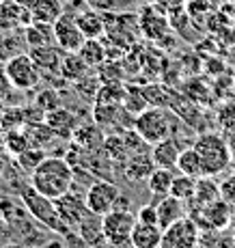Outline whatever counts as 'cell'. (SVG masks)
I'll list each match as a JSON object with an SVG mask.
<instances>
[{"label":"cell","instance_id":"1","mask_svg":"<svg viewBox=\"0 0 235 248\" xmlns=\"http://www.w3.org/2000/svg\"><path fill=\"white\" fill-rule=\"evenodd\" d=\"M181 125L179 114L171 106H149L134 117V132L147 145L172 138Z\"/></svg>","mask_w":235,"mask_h":248},{"label":"cell","instance_id":"2","mask_svg":"<svg viewBox=\"0 0 235 248\" xmlns=\"http://www.w3.org/2000/svg\"><path fill=\"white\" fill-rule=\"evenodd\" d=\"M74 184V166L59 155L43 158V162L31 173V186L50 199H61L71 190Z\"/></svg>","mask_w":235,"mask_h":248},{"label":"cell","instance_id":"3","mask_svg":"<svg viewBox=\"0 0 235 248\" xmlns=\"http://www.w3.org/2000/svg\"><path fill=\"white\" fill-rule=\"evenodd\" d=\"M192 147L196 149L203 164V173L209 177L224 173L231 166V147H229L227 138L218 132H203L196 136V140L192 142Z\"/></svg>","mask_w":235,"mask_h":248},{"label":"cell","instance_id":"4","mask_svg":"<svg viewBox=\"0 0 235 248\" xmlns=\"http://www.w3.org/2000/svg\"><path fill=\"white\" fill-rule=\"evenodd\" d=\"M20 197H22V203L26 205V209L31 212V216H35L43 227H47L54 233H67L69 231V227L63 222L59 209H56L54 199L41 194L39 190H35L32 186H26V188L20 192Z\"/></svg>","mask_w":235,"mask_h":248},{"label":"cell","instance_id":"5","mask_svg":"<svg viewBox=\"0 0 235 248\" xmlns=\"http://www.w3.org/2000/svg\"><path fill=\"white\" fill-rule=\"evenodd\" d=\"M136 222H138L136 214H132L129 209H117L114 207L112 212H108L106 216H102L104 240H106L110 246H117V248L127 246Z\"/></svg>","mask_w":235,"mask_h":248},{"label":"cell","instance_id":"6","mask_svg":"<svg viewBox=\"0 0 235 248\" xmlns=\"http://www.w3.org/2000/svg\"><path fill=\"white\" fill-rule=\"evenodd\" d=\"M4 71L11 80L13 89L31 91L37 84H41V69L32 61L31 54H16L4 61Z\"/></svg>","mask_w":235,"mask_h":248},{"label":"cell","instance_id":"7","mask_svg":"<svg viewBox=\"0 0 235 248\" xmlns=\"http://www.w3.org/2000/svg\"><path fill=\"white\" fill-rule=\"evenodd\" d=\"M86 207L91 214H97V216H106L108 212H112L117 207V203L121 201V192H119V186L112 181L99 179L93 181L86 192Z\"/></svg>","mask_w":235,"mask_h":248},{"label":"cell","instance_id":"8","mask_svg":"<svg viewBox=\"0 0 235 248\" xmlns=\"http://www.w3.org/2000/svg\"><path fill=\"white\" fill-rule=\"evenodd\" d=\"M199 246V225L194 218L184 216L162 233L160 248H196Z\"/></svg>","mask_w":235,"mask_h":248},{"label":"cell","instance_id":"9","mask_svg":"<svg viewBox=\"0 0 235 248\" xmlns=\"http://www.w3.org/2000/svg\"><path fill=\"white\" fill-rule=\"evenodd\" d=\"M52 32H54V44L63 52H78L86 41L84 32L76 24V17L65 16V13L52 24Z\"/></svg>","mask_w":235,"mask_h":248},{"label":"cell","instance_id":"10","mask_svg":"<svg viewBox=\"0 0 235 248\" xmlns=\"http://www.w3.org/2000/svg\"><path fill=\"white\" fill-rule=\"evenodd\" d=\"M138 28L141 32L151 41H160L169 35L171 31V22H169V13L162 11L157 4H149L142 7L141 16H138Z\"/></svg>","mask_w":235,"mask_h":248},{"label":"cell","instance_id":"11","mask_svg":"<svg viewBox=\"0 0 235 248\" xmlns=\"http://www.w3.org/2000/svg\"><path fill=\"white\" fill-rule=\"evenodd\" d=\"M56 209H59L61 218H63V222L67 227H80V222L84 220L86 216H89V207H86V201H82L80 197H76L74 192H67L63 194L61 199H56Z\"/></svg>","mask_w":235,"mask_h":248},{"label":"cell","instance_id":"12","mask_svg":"<svg viewBox=\"0 0 235 248\" xmlns=\"http://www.w3.org/2000/svg\"><path fill=\"white\" fill-rule=\"evenodd\" d=\"M43 121L50 125V130L61 138H74V132L78 130V117L67 108H54L43 114Z\"/></svg>","mask_w":235,"mask_h":248},{"label":"cell","instance_id":"13","mask_svg":"<svg viewBox=\"0 0 235 248\" xmlns=\"http://www.w3.org/2000/svg\"><path fill=\"white\" fill-rule=\"evenodd\" d=\"M201 209V222L207 229H224L231 222V214H233V205H229L227 201L218 199V201L205 205Z\"/></svg>","mask_w":235,"mask_h":248},{"label":"cell","instance_id":"14","mask_svg":"<svg viewBox=\"0 0 235 248\" xmlns=\"http://www.w3.org/2000/svg\"><path fill=\"white\" fill-rule=\"evenodd\" d=\"M156 207H157V225L162 227V231H164L166 227H171L172 222H177L179 218L186 216V205H184V201L171 197V194H166V197H160V201L156 203Z\"/></svg>","mask_w":235,"mask_h":248},{"label":"cell","instance_id":"15","mask_svg":"<svg viewBox=\"0 0 235 248\" xmlns=\"http://www.w3.org/2000/svg\"><path fill=\"white\" fill-rule=\"evenodd\" d=\"M162 227L160 225H147V222H136L129 237V244L134 248H160L162 244Z\"/></svg>","mask_w":235,"mask_h":248},{"label":"cell","instance_id":"16","mask_svg":"<svg viewBox=\"0 0 235 248\" xmlns=\"http://www.w3.org/2000/svg\"><path fill=\"white\" fill-rule=\"evenodd\" d=\"M76 17V24L78 28L84 32L86 39H99V37L106 32V20H104V13L95 11V9H86V11H80Z\"/></svg>","mask_w":235,"mask_h":248},{"label":"cell","instance_id":"17","mask_svg":"<svg viewBox=\"0 0 235 248\" xmlns=\"http://www.w3.org/2000/svg\"><path fill=\"white\" fill-rule=\"evenodd\" d=\"M28 54L32 56V61L37 63L39 69H47V71H61V61H63L65 54L59 46H52V44H46V46H35L31 47Z\"/></svg>","mask_w":235,"mask_h":248},{"label":"cell","instance_id":"18","mask_svg":"<svg viewBox=\"0 0 235 248\" xmlns=\"http://www.w3.org/2000/svg\"><path fill=\"white\" fill-rule=\"evenodd\" d=\"M179 154H181V149L177 147L175 138H166V140H160L153 145L151 160H153V164L162 166V169H175Z\"/></svg>","mask_w":235,"mask_h":248},{"label":"cell","instance_id":"19","mask_svg":"<svg viewBox=\"0 0 235 248\" xmlns=\"http://www.w3.org/2000/svg\"><path fill=\"white\" fill-rule=\"evenodd\" d=\"M89 65L82 61V56L78 52H65L63 61H61V71L59 74L63 76L67 82H78L80 78H84L89 74Z\"/></svg>","mask_w":235,"mask_h":248},{"label":"cell","instance_id":"20","mask_svg":"<svg viewBox=\"0 0 235 248\" xmlns=\"http://www.w3.org/2000/svg\"><path fill=\"white\" fill-rule=\"evenodd\" d=\"M172 179H175V169L156 166L151 170V175L147 177V188H149V192L153 197H166V194H171Z\"/></svg>","mask_w":235,"mask_h":248},{"label":"cell","instance_id":"21","mask_svg":"<svg viewBox=\"0 0 235 248\" xmlns=\"http://www.w3.org/2000/svg\"><path fill=\"white\" fill-rule=\"evenodd\" d=\"M78 54L82 56V61L89 65L91 69L102 67V65L108 61V50L99 39H86L82 44V47L78 50Z\"/></svg>","mask_w":235,"mask_h":248},{"label":"cell","instance_id":"22","mask_svg":"<svg viewBox=\"0 0 235 248\" xmlns=\"http://www.w3.org/2000/svg\"><path fill=\"white\" fill-rule=\"evenodd\" d=\"M220 199V186L214 181V177L209 175H203V177L196 179V192H194V205L199 207H205V205L214 203Z\"/></svg>","mask_w":235,"mask_h":248},{"label":"cell","instance_id":"23","mask_svg":"<svg viewBox=\"0 0 235 248\" xmlns=\"http://www.w3.org/2000/svg\"><path fill=\"white\" fill-rule=\"evenodd\" d=\"M175 170H179L181 175H188V177H203V164H201V158L199 154H196L194 147H186V149H181L179 154V160H177V166Z\"/></svg>","mask_w":235,"mask_h":248},{"label":"cell","instance_id":"24","mask_svg":"<svg viewBox=\"0 0 235 248\" xmlns=\"http://www.w3.org/2000/svg\"><path fill=\"white\" fill-rule=\"evenodd\" d=\"M31 13H32V22L54 24L63 16V7H61V0H37L35 7L31 9Z\"/></svg>","mask_w":235,"mask_h":248},{"label":"cell","instance_id":"25","mask_svg":"<svg viewBox=\"0 0 235 248\" xmlns=\"http://www.w3.org/2000/svg\"><path fill=\"white\" fill-rule=\"evenodd\" d=\"M74 140L82 149H95V147L104 145V134L97 123L93 121V123H86V125H78V130L74 132Z\"/></svg>","mask_w":235,"mask_h":248},{"label":"cell","instance_id":"26","mask_svg":"<svg viewBox=\"0 0 235 248\" xmlns=\"http://www.w3.org/2000/svg\"><path fill=\"white\" fill-rule=\"evenodd\" d=\"M80 237L86 242V244L95 246L99 242H106L104 240V227H102V216L97 214H89L82 222H80Z\"/></svg>","mask_w":235,"mask_h":248},{"label":"cell","instance_id":"27","mask_svg":"<svg viewBox=\"0 0 235 248\" xmlns=\"http://www.w3.org/2000/svg\"><path fill=\"white\" fill-rule=\"evenodd\" d=\"M127 95V87L121 84L119 80H112V82H104L99 87L97 95H95V104H123Z\"/></svg>","mask_w":235,"mask_h":248},{"label":"cell","instance_id":"28","mask_svg":"<svg viewBox=\"0 0 235 248\" xmlns=\"http://www.w3.org/2000/svg\"><path fill=\"white\" fill-rule=\"evenodd\" d=\"M196 192V177H188V175H175L171 186V197L179 199L184 203H190Z\"/></svg>","mask_w":235,"mask_h":248},{"label":"cell","instance_id":"29","mask_svg":"<svg viewBox=\"0 0 235 248\" xmlns=\"http://www.w3.org/2000/svg\"><path fill=\"white\" fill-rule=\"evenodd\" d=\"M123 106H125V110L132 114V117H136V114H141L145 108H149V99H147V95H145V89L129 84Z\"/></svg>","mask_w":235,"mask_h":248},{"label":"cell","instance_id":"30","mask_svg":"<svg viewBox=\"0 0 235 248\" xmlns=\"http://www.w3.org/2000/svg\"><path fill=\"white\" fill-rule=\"evenodd\" d=\"M4 145H7V151L11 155H20L24 154L26 149H31V142H28V136L24 130H17V127H13V130L7 132V136H4Z\"/></svg>","mask_w":235,"mask_h":248},{"label":"cell","instance_id":"31","mask_svg":"<svg viewBox=\"0 0 235 248\" xmlns=\"http://www.w3.org/2000/svg\"><path fill=\"white\" fill-rule=\"evenodd\" d=\"M153 169H156V164L147 155H134V158L127 160V177L132 175L134 179H145L151 175Z\"/></svg>","mask_w":235,"mask_h":248},{"label":"cell","instance_id":"32","mask_svg":"<svg viewBox=\"0 0 235 248\" xmlns=\"http://www.w3.org/2000/svg\"><path fill=\"white\" fill-rule=\"evenodd\" d=\"M59 106H61V97H59V93H56L54 89H43L41 93L37 95V99H35V108L37 110H41L43 114L54 110V108H59Z\"/></svg>","mask_w":235,"mask_h":248},{"label":"cell","instance_id":"33","mask_svg":"<svg viewBox=\"0 0 235 248\" xmlns=\"http://www.w3.org/2000/svg\"><path fill=\"white\" fill-rule=\"evenodd\" d=\"M46 158V151L43 149H35V147H31V149H26L24 154L17 155V164L22 166L24 170H28V173H32V170L37 169V166L43 162Z\"/></svg>","mask_w":235,"mask_h":248},{"label":"cell","instance_id":"34","mask_svg":"<svg viewBox=\"0 0 235 248\" xmlns=\"http://www.w3.org/2000/svg\"><path fill=\"white\" fill-rule=\"evenodd\" d=\"M220 199L235 207V173L229 175V177L220 184Z\"/></svg>","mask_w":235,"mask_h":248},{"label":"cell","instance_id":"35","mask_svg":"<svg viewBox=\"0 0 235 248\" xmlns=\"http://www.w3.org/2000/svg\"><path fill=\"white\" fill-rule=\"evenodd\" d=\"M136 218L141 222H147V225H157V207H156V203L142 205V207L138 209Z\"/></svg>","mask_w":235,"mask_h":248},{"label":"cell","instance_id":"36","mask_svg":"<svg viewBox=\"0 0 235 248\" xmlns=\"http://www.w3.org/2000/svg\"><path fill=\"white\" fill-rule=\"evenodd\" d=\"M89 9H95L99 13H110L119 7V0H84Z\"/></svg>","mask_w":235,"mask_h":248},{"label":"cell","instance_id":"37","mask_svg":"<svg viewBox=\"0 0 235 248\" xmlns=\"http://www.w3.org/2000/svg\"><path fill=\"white\" fill-rule=\"evenodd\" d=\"M220 123H222L227 130H235V102L227 104V106L222 108V112H220Z\"/></svg>","mask_w":235,"mask_h":248},{"label":"cell","instance_id":"38","mask_svg":"<svg viewBox=\"0 0 235 248\" xmlns=\"http://www.w3.org/2000/svg\"><path fill=\"white\" fill-rule=\"evenodd\" d=\"M11 89H13V84H11V80H9L7 71H4V65H0V102H4V99L9 97Z\"/></svg>","mask_w":235,"mask_h":248},{"label":"cell","instance_id":"39","mask_svg":"<svg viewBox=\"0 0 235 248\" xmlns=\"http://www.w3.org/2000/svg\"><path fill=\"white\" fill-rule=\"evenodd\" d=\"M156 4L162 9V11L172 13V11H177V9L184 7V0H156Z\"/></svg>","mask_w":235,"mask_h":248},{"label":"cell","instance_id":"40","mask_svg":"<svg viewBox=\"0 0 235 248\" xmlns=\"http://www.w3.org/2000/svg\"><path fill=\"white\" fill-rule=\"evenodd\" d=\"M233 142H235V130H233Z\"/></svg>","mask_w":235,"mask_h":248},{"label":"cell","instance_id":"41","mask_svg":"<svg viewBox=\"0 0 235 248\" xmlns=\"http://www.w3.org/2000/svg\"><path fill=\"white\" fill-rule=\"evenodd\" d=\"M196 248H199V246H196Z\"/></svg>","mask_w":235,"mask_h":248},{"label":"cell","instance_id":"42","mask_svg":"<svg viewBox=\"0 0 235 248\" xmlns=\"http://www.w3.org/2000/svg\"><path fill=\"white\" fill-rule=\"evenodd\" d=\"M233 248H235V246H233Z\"/></svg>","mask_w":235,"mask_h":248}]
</instances>
